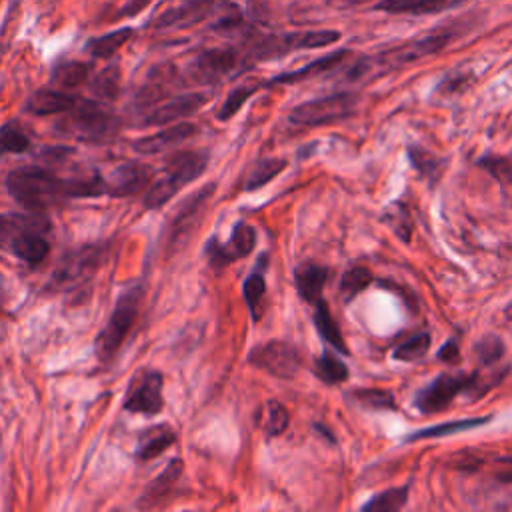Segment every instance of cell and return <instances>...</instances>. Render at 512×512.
<instances>
[{
    "label": "cell",
    "mask_w": 512,
    "mask_h": 512,
    "mask_svg": "<svg viewBox=\"0 0 512 512\" xmlns=\"http://www.w3.org/2000/svg\"><path fill=\"white\" fill-rule=\"evenodd\" d=\"M206 164L208 156L198 150H184L170 156L160 178L148 188L144 196V206L152 210L166 204L180 188L196 180L206 170Z\"/></svg>",
    "instance_id": "1"
},
{
    "label": "cell",
    "mask_w": 512,
    "mask_h": 512,
    "mask_svg": "<svg viewBox=\"0 0 512 512\" xmlns=\"http://www.w3.org/2000/svg\"><path fill=\"white\" fill-rule=\"evenodd\" d=\"M8 192L26 208H46L64 196V180L40 166L16 168L6 178Z\"/></svg>",
    "instance_id": "2"
},
{
    "label": "cell",
    "mask_w": 512,
    "mask_h": 512,
    "mask_svg": "<svg viewBox=\"0 0 512 512\" xmlns=\"http://www.w3.org/2000/svg\"><path fill=\"white\" fill-rule=\"evenodd\" d=\"M56 128L60 134L82 142H106L116 136L120 120L102 106L84 100L66 110V116L56 122Z\"/></svg>",
    "instance_id": "3"
},
{
    "label": "cell",
    "mask_w": 512,
    "mask_h": 512,
    "mask_svg": "<svg viewBox=\"0 0 512 512\" xmlns=\"http://www.w3.org/2000/svg\"><path fill=\"white\" fill-rule=\"evenodd\" d=\"M108 256L106 244H86L68 252L56 266L50 288L52 290H74L88 282Z\"/></svg>",
    "instance_id": "4"
},
{
    "label": "cell",
    "mask_w": 512,
    "mask_h": 512,
    "mask_svg": "<svg viewBox=\"0 0 512 512\" xmlns=\"http://www.w3.org/2000/svg\"><path fill=\"white\" fill-rule=\"evenodd\" d=\"M358 108V94L354 92H336L330 96L314 98L292 108L288 120L296 126H324L332 122H340L344 118L354 116Z\"/></svg>",
    "instance_id": "5"
},
{
    "label": "cell",
    "mask_w": 512,
    "mask_h": 512,
    "mask_svg": "<svg viewBox=\"0 0 512 512\" xmlns=\"http://www.w3.org/2000/svg\"><path fill=\"white\" fill-rule=\"evenodd\" d=\"M452 38H454V34H450L446 30H436V32H430L416 40L402 42L398 46H392V48L380 52L374 58H366L368 70L374 72L376 68H382V70L402 68L406 64H412L416 60H422L426 56H432V54L444 50Z\"/></svg>",
    "instance_id": "6"
},
{
    "label": "cell",
    "mask_w": 512,
    "mask_h": 512,
    "mask_svg": "<svg viewBox=\"0 0 512 512\" xmlns=\"http://www.w3.org/2000/svg\"><path fill=\"white\" fill-rule=\"evenodd\" d=\"M140 302H142V290L138 286L128 288L118 298V302L112 310V316H110L108 324L104 326V330L100 332L98 342H96V350L102 360L112 358L116 354V350L120 348V344L124 342V338L128 336L130 328L134 326V322L138 318Z\"/></svg>",
    "instance_id": "7"
},
{
    "label": "cell",
    "mask_w": 512,
    "mask_h": 512,
    "mask_svg": "<svg viewBox=\"0 0 512 512\" xmlns=\"http://www.w3.org/2000/svg\"><path fill=\"white\" fill-rule=\"evenodd\" d=\"M340 40V32L336 30H306V32H290L280 36H266L258 42H254L248 50L250 58H270V56H282L292 50H312V48H324Z\"/></svg>",
    "instance_id": "8"
},
{
    "label": "cell",
    "mask_w": 512,
    "mask_h": 512,
    "mask_svg": "<svg viewBox=\"0 0 512 512\" xmlns=\"http://www.w3.org/2000/svg\"><path fill=\"white\" fill-rule=\"evenodd\" d=\"M248 60V52L236 48H210L192 60L190 76L200 84H216L242 70Z\"/></svg>",
    "instance_id": "9"
},
{
    "label": "cell",
    "mask_w": 512,
    "mask_h": 512,
    "mask_svg": "<svg viewBox=\"0 0 512 512\" xmlns=\"http://www.w3.org/2000/svg\"><path fill=\"white\" fill-rule=\"evenodd\" d=\"M248 362L276 378H294L300 370L302 358L296 346H292L290 342L284 340H270L264 342L260 346H256L250 356Z\"/></svg>",
    "instance_id": "10"
},
{
    "label": "cell",
    "mask_w": 512,
    "mask_h": 512,
    "mask_svg": "<svg viewBox=\"0 0 512 512\" xmlns=\"http://www.w3.org/2000/svg\"><path fill=\"white\" fill-rule=\"evenodd\" d=\"M472 374H440L416 394V408L422 414L444 410L458 394H466Z\"/></svg>",
    "instance_id": "11"
},
{
    "label": "cell",
    "mask_w": 512,
    "mask_h": 512,
    "mask_svg": "<svg viewBox=\"0 0 512 512\" xmlns=\"http://www.w3.org/2000/svg\"><path fill=\"white\" fill-rule=\"evenodd\" d=\"M214 184H206L204 188H200L196 194L188 196L184 200V204L180 206V210L176 212V216L170 222V230H168V244L170 248H178L180 242H184V238L196 228L202 212L208 206V200L214 194Z\"/></svg>",
    "instance_id": "12"
},
{
    "label": "cell",
    "mask_w": 512,
    "mask_h": 512,
    "mask_svg": "<svg viewBox=\"0 0 512 512\" xmlns=\"http://www.w3.org/2000/svg\"><path fill=\"white\" fill-rule=\"evenodd\" d=\"M256 246V232L250 224L238 222L232 230V238L228 244H220L216 238H212L206 246L210 264L220 270L224 266H228L232 260L248 256Z\"/></svg>",
    "instance_id": "13"
},
{
    "label": "cell",
    "mask_w": 512,
    "mask_h": 512,
    "mask_svg": "<svg viewBox=\"0 0 512 512\" xmlns=\"http://www.w3.org/2000/svg\"><path fill=\"white\" fill-rule=\"evenodd\" d=\"M150 176H152V170L146 164L124 162L116 166L108 178H104L106 194L118 196V198L134 196L150 184Z\"/></svg>",
    "instance_id": "14"
},
{
    "label": "cell",
    "mask_w": 512,
    "mask_h": 512,
    "mask_svg": "<svg viewBox=\"0 0 512 512\" xmlns=\"http://www.w3.org/2000/svg\"><path fill=\"white\" fill-rule=\"evenodd\" d=\"M124 408L128 412L138 414H158L164 408L162 400V374L160 372H146L140 382L128 392Z\"/></svg>",
    "instance_id": "15"
},
{
    "label": "cell",
    "mask_w": 512,
    "mask_h": 512,
    "mask_svg": "<svg viewBox=\"0 0 512 512\" xmlns=\"http://www.w3.org/2000/svg\"><path fill=\"white\" fill-rule=\"evenodd\" d=\"M44 220H36L34 216H16V214H0V250L16 252L20 246L36 232H46Z\"/></svg>",
    "instance_id": "16"
},
{
    "label": "cell",
    "mask_w": 512,
    "mask_h": 512,
    "mask_svg": "<svg viewBox=\"0 0 512 512\" xmlns=\"http://www.w3.org/2000/svg\"><path fill=\"white\" fill-rule=\"evenodd\" d=\"M208 96L202 92H190V94H180L174 96L158 106H154L146 118L144 124L146 126H162V124H170L174 120H180L184 116L194 114L198 108H202L206 104Z\"/></svg>",
    "instance_id": "17"
},
{
    "label": "cell",
    "mask_w": 512,
    "mask_h": 512,
    "mask_svg": "<svg viewBox=\"0 0 512 512\" xmlns=\"http://www.w3.org/2000/svg\"><path fill=\"white\" fill-rule=\"evenodd\" d=\"M218 0H180L154 18L156 28H186L204 20Z\"/></svg>",
    "instance_id": "18"
},
{
    "label": "cell",
    "mask_w": 512,
    "mask_h": 512,
    "mask_svg": "<svg viewBox=\"0 0 512 512\" xmlns=\"http://www.w3.org/2000/svg\"><path fill=\"white\" fill-rule=\"evenodd\" d=\"M198 132V128L190 122H180L170 128H164L152 136H144L134 142V150L140 154H158L174 144H180L188 138H192Z\"/></svg>",
    "instance_id": "19"
},
{
    "label": "cell",
    "mask_w": 512,
    "mask_h": 512,
    "mask_svg": "<svg viewBox=\"0 0 512 512\" xmlns=\"http://www.w3.org/2000/svg\"><path fill=\"white\" fill-rule=\"evenodd\" d=\"M182 460L174 458L168 462V466L148 484V488L142 492L138 506L140 508H152L158 506L164 498H168V494L172 492V488L176 486L180 474H182Z\"/></svg>",
    "instance_id": "20"
},
{
    "label": "cell",
    "mask_w": 512,
    "mask_h": 512,
    "mask_svg": "<svg viewBox=\"0 0 512 512\" xmlns=\"http://www.w3.org/2000/svg\"><path fill=\"white\" fill-rule=\"evenodd\" d=\"M328 276H330V272L324 266H318V264H312V262L300 264L294 272V282H296L298 294L306 302L316 304L320 300V294H322V288H324Z\"/></svg>",
    "instance_id": "21"
},
{
    "label": "cell",
    "mask_w": 512,
    "mask_h": 512,
    "mask_svg": "<svg viewBox=\"0 0 512 512\" xmlns=\"http://www.w3.org/2000/svg\"><path fill=\"white\" fill-rule=\"evenodd\" d=\"M464 2L468 0H378L376 10L388 14H434Z\"/></svg>",
    "instance_id": "22"
},
{
    "label": "cell",
    "mask_w": 512,
    "mask_h": 512,
    "mask_svg": "<svg viewBox=\"0 0 512 512\" xmlns=\"http://www.w3.org/2000/svg\"><path fill=\"white\" fill-rule=\"evenodd\" d=\"M76 104V98L62 92V90H52V88H42L36 90L28 102H26V110L38 116H46V114H60L70 110Z\"/></svg>",
    "instance_id": "23"
},
{
    "label": "cell",
    "mask_w": 512,
    "mask_h": 512,
    "mask_svg": "<svg viewBox=\"0 0 512 512\" xmlns=\"http://www.w3.org/2000/svg\"><path fill=\"white\" fill-rule=\"evenodd\" d=\"M348 56L346 50H338V52H332L328 56H322L298 70H292V72H286V74H280V76H274L268 84H292V82H302L310 76H318V74H324V72H330L334 70L336 66H340L344 62V58Z\"/></svg>",
    "instance_id": "24"
},
{
    "label": "cell",
    "mask_w": 512,
    "mask_h": 512,
    "mask_svg": "<svg viewBox=\"0 0 512 512\" xmlns=\"http://www.w3.org/2000/svg\"><path fill=\"white\" fill-rule=\"evenodd\" d=\"M314 326H316V330L320 332V336H322L332 348H336V350L342 352V354L348 352V348H346V344H344V338H342V332H340V328H338V324H336V320H334V316H332L328 304H326L322 298L314 304Z\"/></svg>",
    "instance_id": "25"
},
{
    "label": "cell",
    "mask_w": 512,
    "mask_h": 512,
    "mask_svg": "<svg viewBox=\"0 0 512 512\" xmlns=\"http://www.w3.org/2000/svg\"><path fill=\"white\" fill-rule=\"evenodd\" d=\"M134 36V30L124 26V28H118V30H112L108 34H102L98 38H92L88 42V52L94 56V58H110L112 54H116L130 38Z\"/></svg>",
    "instance_id": "26"
},
{
    "label": "cell",
    "mask_w": 512,
    "mask_h": 512,
    "mask_svg": "<svg viewBox=\"0 0 512 512\" xmlns=\"http://www.w3.org/2000/svg\"><path fill=\"white\" fill-rule=\"evenodd\" d=\"M176 440L174 432L168 426H158L148 430L138 446V458L140 460H152L156 456H160L172 442Z\"/></svg>",
    "instance_id": "27"
},
{
    "label": "cell",
    "mask_w": 512,
    "mask_h": 512,
    "mask_svg": "<svg viewBox=\"0 0 512 512\" xmlns=\"http://www.w3.org/2000/svg\"><path fill=\"white\" fill-rule=\"evenodd\" d=\"M490 420V416H482V418H466V420H454V422H446V424H438V426H430L424 430H418L414 434H410L406 440L408 442H416V440H424V438H436V436H448V434H458L470 428H478L482 424H486Z\"/></svg>",
    "instance_id": "28"
},
{
    "label": "cell",
    "mask_w": 512,
    "mask_h": 512,
    "mask_svg": "<svg viewBox=\"0 0 512 512\" xmlns=\"http://www.w3.org/2000/svg\"><path fill=\"white\" fill-rule=\"evenodd\" d=\"M88 74H90V66L86 62L68 60V62H60L52 70V82L60 88H76L88 80Z\"/></svg>",
    "instance_id": "29"
},
{
    "label": "cell",
    "mask_w": 512,
    "mask_h": 512,
    "mask_svg": "<svg viewBox=\"0 0 512 512\" xmlns=\"http://www.w3.org/2000/svg\"><path fill=\"white\" fill-rule=\"evenodd\" d=\"M30 148V138L24 128L16 122H6L0 126V156L20 154Z\"/></svg>",
    "instance_id": "30"
},
{
    "label": "cell",
    "mask_w": 512,
    "mask_h": 512,
    "mask_svg": "<svg viewBox=\"0 0 512 512\" xmlns=\"http://www.w3.org/2000/svg\"><path fill=\"white\" fill-rule=\"evenodd\" d=\"M90 90L96 98L100 100H114L120 92V68L118 66H108L104 70H100L92 84Z\"/></svg>",
    "instance_id": "31"
},
{
    "label": "cell",
    "mask_w": 512,
    "mask_h": 512,
    "mask_svg": "<svg viewBox=\"0 0 512 512\" xmlns=\"http://www.w3.org/2000/svg\"><path fill=\"white\" fill-rule=\"evenodd\" d=\"M286 168V160L284 158H266L260 160L254 170L248 174V182H246V190H258L264 184H268L270 180H274V176H278L282 170Z\"/></svg>",
    "instance_id": "32"
},
{
    "label": "cell",
    "mask_w": 512,
    "mask_h": 512,
    "mask_svg": "<svg viewBox=\"0 0 512 512\" xmlns=\"http://www.w3.org/2000/svg\"><path fill=\"white\" fill-rule=\"evenodd\" d=\"M314 372L326 384H338V382H344L348 378V368L344 366V362H340L330 352H326L320 358H316Z\"/></svg>",
    "instance_id": "33"
},
{
    "label": "cell",
    "mask_w": 512,
    "mask_h": 512,
    "mask_svg": "<svg viewBox=\"0 0 512 512\" xmlns=\"http://www.w3.org/2000/svg\"><path fill=\"white\" fill-rule=\"evenodd\" d=\"M428 348H430V334L428 332H418L412 338L404 340L394 350V358L402 360V362H416V360L426 356Z\"/></svg>",
    "instance_id": "34"
},
{
    "label": "cell",
    "mask_w": 512,
    "mask_h": 512,
    "mask_svg": "<svg viewBox=\"0 0 512 512\" xmlns=\"http://www.w3.org/2000/svg\"><path fill=\"white\" fill-rule=\"evenodd\" d=\"M406 494H408V486L390 488V490L380 492L378 496H374L362 508L364 510H374V512H394V510H400L404 506Z\"/></svg>",
    "instance_id": "35"
},
{
    "label": "cell",
    "mask_w": 512,
    "mask_h": 512,
    "mask_svg": "<svg viewBox=\"0 0 512 512\" xmlns=\"http://www.w3.org/2000/svg\"><path fill=\"white\" fill-rule=\"evenodd\" d=\"M372 282V274L368 268L354 266L348 272H344L340 280V294L344 300H352L358 292H362Z\"/></svg>",
    "instance_id": "36"
},
{
    "label": "cell",
    "mask_w": 512,
    "mask_h": 512,
    "mask_svg": "<svg viewBox=\"0 0 512 512\" xmlns=\"http://www.w3.org/2000/svg\"><path fill=\"white\" fill-rule=\"evenodd\" d=\"M352 398H356L358 404L372 408V410H386V408H396L394 396L386 390L378 388H366V390H356L352 392Z\"/></svg>",
    "instance_id": "37"
},
{
    "label": "cell",
    "mask_w": 512,
    "mask_h": 512,
    "mask_svg": "<svg viewBox=\"0 0 512 512\" xmlns=\"http://www.w3.org/2000/svg\"><path fill=\"white\" fill-rule=\"evenodd\" d=\"M290 422V416H288V410L276 402V400H270L268 406H266V420H264V432L268 436H280L286 426Z\"/></svg>",
    "instance_id": "38"
},
{
    "label": "cell",
    "mask_w": 512,
    "mask_h": 512,
    "mask_svg": "<svg viewBox=\"0 0 512 512\" xmlns=\"http://www.w3.org/2000/svg\"><path fill=\"white\" fill-rule=\"evenodd\" d=\"M264 292H266V284H264L262 274L254 272V274H250V276L244 280V298H246V304H248V308H250L254 320H258V316H260L258 306H260V302H262Z\"/></svg>",
    "instance_id": "39"
},
{
    "label": "cell",
    "mask_w": 512,
    "mask_h": 512,
    "mask_svg": "<svg viewBox=\"0 0 512 512\" xmlns=\"http://www.w3.org/2000/svg\"><path fill=\"white\" fill-rule=\"evenodd\" d=\"M474 352H476V358L480 360V364L484 366H492L496 364L502 354H504V344L498 336H484L476 346H474Z\"/></svg>",
    "instance_id": "40"
},
{
    "label": "cell",
    "mask_w": 512,
    "mask_h": 512,
    "mask_svg": "<svg viewBox=\"0 0 512 512\" xmlns=\"http://www.w3.org/2000/svg\"><path fill=\"white\" fill-rule=\"evenodd\" d=\"M256 88L258 86H238V88H234L228 94V98L224 100V104H222V108L218 112V118L220 120H228L230 116H234L240 110V106L256 92Z\"/></svg>",
    "instance_id": "41"
},
{
    "label": "cell",
    "mask_w": 512,
    "mask_h": 512,
    "mask_svg": "<svg viewBox=\"0 0 512 512\" xmlns=\"http://www.w3.org/2000/svg\"><path fill=\"white\" fill-rule=\"evenodd\" d=\"M408 154H410V160L414 164V168L424 174V176H430V178H436L440 174V160L436 156H432L430 152L426 150H420L416 146H410L408 148Z\"/></svg>",
    "instance_id": "42"
},
{
    "label": "cell",
    "mask_w": 512,
    "mask_h": 512,
    "mask_svg": "<svg viewBox=\"0 0 512 512\" xmlns=\"http://www.w3.org/2000/svg\"><path fill=\"white\" fill-rule=\"evenodd\" d=\"M478 166L488 170L494 178L500 182L510 184L512 182V162L506 158H496V156H484L478 160Z\"/></svg>",
    "instance_id": "43"
},
{
    "label": "cell",
    "mask_w": 512,
    "mask_h": 512,
    "mask_svg": "<svg viewBox=\"0 0 512 512\" xmlns=\"http://www.w3.org/2000/svg\"><path fill=\"white\" fill-rule=\"evenodd\" d=\"M438 358L442 360V362H448V364H452V362H456L458 358H460V352H458V342L456 340H448L442 348H440V352H438Z\"/></svg>",
    "instance_id": "44"
},
{
    "label": "cell",
    "mask_w": 512,
    "mask_h": 512,
    "mask_svg": "<svg viewBox=\"0 0 512 512\" xmlns=\"http://www.w3.org/2000/svg\"><path fill=\"white\" fill-rule=\"evenodd\" d=\"M150 0H128L126 4H124V8H122V16H134V14H138L146 4H148Z\"/></svg>",
    "instance_id": "45"
},
{
    "label": "cell",
    "mask_w": 512,
    "mask_h": 512,
    "mask_svg": "<svg viewBox=\"0 0 512 512\" xmlns=\"http://www.w3.org/2000/svg\"><path fill=\"white\" fill-rule=\"evenodd\" d=\"M502 464H504V470L498 472L500 482H512V456L502 458Z\"/></svg>",
    "instance_id": "46"
},
{
    "label": "cell",
    "mask_w": 512,
    "mask_h": 512,
    "mask_svg": "<svg viewBox=\"0 0 512 512\" xmlns=\"http://www.w3.org/2000/svg\"><path fill=\"white\" fill-rule=\"evenodd\" d=\"M332 4H338L342 8H354V6H362V4H368L372 0H330Z\"/></svg>",
    "instance_id": "47"
},
{
    "label": "cell",
    "mask_w": 512,
    "mask_h": 512,
    "mask_svg": "<svg viewBox=\"0 0 512 512\" xmlns=\"http://www.w3.org/2000/svg\"><path fill=\"white\" fill-rule=\"evenodd\" d=\"M6 284H4V280H2V276H0V304H4V300H6Z\"/></svg>",
    "instance_id": "48"
}]
</instances>
